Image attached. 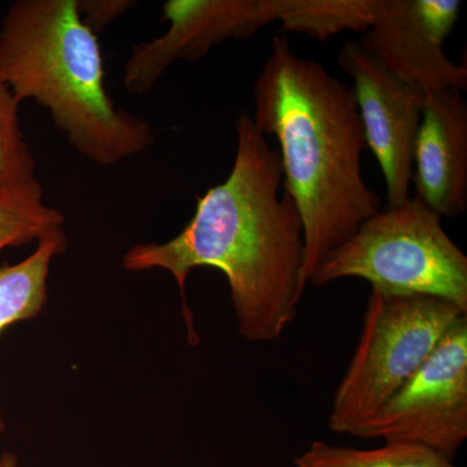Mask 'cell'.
<instances>
[{"label": "cell", "instance_id": "1", "mask_svg": "<svg viewBox=\"0 0 467 467\" xmlns=\"http://www.w3.org/2000/svg\"><path fill=\"white\" fill-rule=\"evenodd\" d=\"M236 150L223 182L196 202L182 232L164 243H138L122 257L129 272L161 269L177 282L193 334L186 282L196 267L226 276L238 331L250 343L278 339L295 321L304 287L299 212L284 189L281 159L252 116L235 122Z\"/></svg>", "mask_w": 467, "mask_h": 467}, {"label": "cell", "instance_id": "2", "mask_svg": "<svg viewBox=\"0 0 467 467\" xmlns=\"http://www.w3.org/2000/svg\"><path fill=\"white\" fill-rule=\"evenodd\" d=\"M254 125L278 142L284 190L299 212L303 285L328 252L342 245L382 202L362 174L364 128L352 88L322 64L273 38L254 81Z\"/></svg>", "mask_w": 467, "mask_h": 467}, {"label": "cell", "instance_id": "3", "mask_svg": "<svg viewBox=\"0 0 467 467\" xmlns=\"http://www.w3.org/2000/svg\"><path fill=\"white\" fill-rule=\"evenodd\" d=\"M0 76L18 103L45 107L94 164H119L153 142L149 122L109 97L99 39L82 23L77 0L12 3L0 23Z\"/></svg>", "mask_w": 467, "mask_h": 467}, {"label": "cell", "instance_id": "4", "mask_svg": "<svg viewBox=\"0 0 467 467\" xmlns=\"http://www.w3.org/2000/svg\"><path fill=\"white\" fill-rule=\"evenodd\" d=\"M441 220L416 196L380 209L322 257L309 284L359 278L371 290L441 297L467 313V256Z\"/></svg>", "mask_w": 467, "mask_h": 467}, {"label": "cell", "instance_id": "5", "mask_svg": "<svg viewBox=\"0 0 467 467\" xmlns=\"http://www.w3.org/2000/svg\"><path fill=\"white\" fill-rule=\"evenodd\" d=\"M462 316L467 313L441 297L371 290L358 346L335 391L328 429L353 435L417 373Z\"/></svg>", "mask_w": 467, "mask_h": 467}, {"label": "cell", "instance_id": "6", "mask_svg": "<svg viewBox=\"0 0 467 467\" xmlns=\"http://www.w3.org/2000/svg\"><path fill=\"white\" fill-rule=\"evenodd\" d=\"M352 436L422 445L453 462L467 439V316Z\"/></svg>", "mask_w": 467, "mask_h": 467}, {"label": "cell", "instance_id": "7", "mask_svg": "<svg viewBox=\"0 0 467 467\" xmlns=\"http://www.w3.org/2000/svg\"><path fill=\"white\" fill-rule=\"evenodd\" d=\"M337 66L353 81V97L365 142L376 156L386 183L387 207L410 199L413 152L426 91L409 84L358 42L344 43Z\"/></svg>", "mask_w": 467, "mask_h": 467}, {"label": "cell", "instance_id": "8", "mask_svg": "<svg viewBox=\"0 0 467 467\" xmlns=\"http://www.w3.org/2000/svg\"><path fill=\"white\" fill-rule=\"evenodd\" d=\"M291 0H168L162 5L167 32L135 45L124 67L126 91L142 95L178 61L199 60L227 39L250 38L281 20Z\"/></svg>", "mask_w": 467, "mask_h": 467}, {"label": "cell", "instance_id": "9", "mask_svg": "<svg viewBox=\"0 0 467 467\" xmlns=\"http://www.w3.org/2000/svg\"><path fill=\"white\" fill-rule=\"evenodd\" d=\"M416 198L441 218L467 211V103L462 91H426L414 144Z\"/></svg>", "mask_w": 467, "mask_h": 467}, {"label": "cell", "instance_id": "10", "mask_svg": "<svg viewBox=\"0 0 467 467\" xmlns=\"http://www.w3.org/2000/svg\"><path fill=\"white\" fill-rule=\"evenodd\" d=\"M359 45L392 73L425 91L467 88V67L451 61L444 42L423 23L416 0H383Z\"/></svg>", "mask_w": 467, "mask_h": 467}, {"label": "cell", "instance_id": "11", "mask_svg": "<svg viewBox=\"0 0 467 467\" xmlns=\"http://www.w3.org/2000/svg\"><path fill=\"white\" fill-rule=\"evenodd\" d=\"M64 229L45 236L36 251L14 265L0 266V333L17 322L38 317L47 304L52 261L67 250Z\"/></svg>", "mask_w": 467, "mask_h": 467}, {"label": "cell", "instance_id": "12", "mask_svg": "<svg viewBox=\"0 0 467 467\" xmlns=\"http://www.w3.org/2000/svg\"><path fill=\"white\" fill-rule=\"evenodd\" d=\"M66 216L45 202L38 178L0 186V252L41 241L64 229Z\"/></svg>", "mask_w": 467, "mask_h": 467}, {"label": "cell", "instance_id": "13", "mask_svg": "<svg viewBox=\"0 0 467 467\" xmlns=\"http://www.w3.org/2000/svg\"><path fill=\"white\" fill-rule=\"evenodd\" d=\"M383 0H291L279 33H297L317 41L343 32L365 33L377 20Z\"/></svg>", "mask_w": 467, "mask_h": 467}, {"label": "cell", "instance_id": "14", "mask_svg": "<svg viewBox=\"0 0 467 467\" xmlns=\"http://www.w3.org/2000/svg\"><path fill=\"white\" fill-rule=\"evenodd\" d=\"M294 463L295 467H456L422 445L386 442L376 450H358L322 441H313Z\"/></svg>", "mask_w": 467, "mask_h": 467}, {"label": "cell", "instance_id": "15", "mask_svg": "<svg viewBox=\"0 0 467 467\" xmlns=\"http://www.w3.org/2000/svg\"><path fill=\"white\" fill-rule=\"evenodd\" d=\"M20 103L0 76V186L36 178V161L21 129Z\"/></svg>", "mask_w": 467, "mask_h": 467}, {"label": "cell", "instance_id": "16", "mask_svg": "<svg viewBox=\"0 0 467 467\" xmlns=\"http://www.w3.org/2000/svg\"><path fill=\"white\" fill-rule=\"evenodd\" d=\"M137 5L135 0H77L82 23L97 36Z\"/></svg>", "mask_w": 467, "mask_h": 467}, {"label": "cell", "instance_id": "17", "mask_svg": "<svg viewBox=\"0 0 467 467\" xmlns=\"http://www.w3.org/2000/svg\"><path fill=\"white\" fill-rule=\"evenodd\" d=\"M417 9L423 23L431 29L436 38L445 42L459 18V0H416Z\"/></svg>", "mask_w": 467, "mask_h": 467}, {"label": "cell", "instance_id": "18", "mask_svg": "<svg viewBox=\"0 0 467 467\" xmlns=\"http://www.w3.org/2000/svg\"><path fill=\"white\" fill-rule=\"evenodd\" d=\"M5 429V418H3L2 411H0V436L3 435ZM0 467H18V460L15 454L5 451L0 453Z\"/></svg>", "mask_w": 467, "mask_h": 467}]
</instances>
